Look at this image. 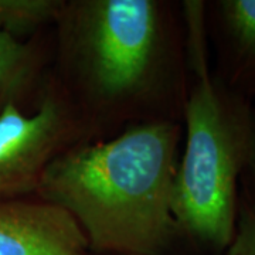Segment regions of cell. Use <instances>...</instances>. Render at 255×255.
<instances>
[{"instance_id": "6da1fadb", "label": "cell", "mask_w": 255, "mask_h": 255, "mask_svg": "<svg viewBox=\"0 0 255 255\" xmlns=\"http://www.w3.org/2000/svg\"><path fill=\"white\" fill-rule=\"evenodd\" d=\"M50 73L95 133L182 115L184 41L170 3L64 0Z\"/></svg>"}, {"instance_id": "7a4b0ae2", "label": "cell", "mask_w": 255, "mask_h": 255, "mask_svg": "<svg viewBox=\"0 0 255 255\" xmlns=\"http://www.w3.org/2000/svg\"><path fill=\"white\" fill-rule=\"evenodd\" d=\"M182 127L133 124L71 146L47 167L36 197L64 210L92 255H162L180 236L173 191Z\"/></svg>"}, {"instance_id": "3957f363", "label": "cell", "mask_w": 255, "mask_h": 255, "mask_svg": "<svg viewBox=\"0 0 255 255\" xmlns=\"http://www.w3.org/2000/svg\"><path fill=\"white\" fill-rule=\"evenodd\" d=\"M183 7L194 82L183 105L186 145L174 180L173 217L180 236L224 251L236 233L237 184L251 153L255 112L210 74L204 3L186 1Z\"/></svg>"}, {"instance_id": "277c9868", "label": "cell", "mask_w": 255, "mask_h": 255, "mask_svg": "<svg viewBox=\"0 0 255 255\" xmlns=\"http://www.w3.org/2000/svg\"><path fill=\"white\" fill-rule=\"evenodd\" d=\"M94 139L88 122L48 73L34 111L10 104L0 112V200L36 196L58 156Z\"/></svg>"}, {"instance_id": "5b68a950", "label": "cell", "mask_w": 255, "mask_h": 255, "mask_svg": "<svg viewBox=\"0 0 255 255\" xmlns=\"http://www.w3.org/2000/svg\"><path fill=\"white\" fill-rule=\"evenodd\" d=\"M0 255H92L64 210L36 196L0 200Z\"/></svg>"}, {"instance_id": "8992f818", "label": "cell", "mask_w": 255, "mask_h": 255, "mask_svg": "<svg viewBox=\"0 0 255 255\" xmlns=\"http://www.w3.org/2000/svg\"><path fill=\"white\" fill-rule=\"evenodd\" d=\"M53 63V40H16L0 33V112L10 104H37Z\"/></svg>"}, {"instance_id": "52a82bcc", "label": "cell", "mask_w": 255, "mask_h": 255, "mask_svg": "<svg viewBox=\"0 0 255 255\" xmlns=\"http://www.w3.org/2000/svg\"><path fill=\"white\" fill-rule=\"evenodd\" d=\"M224 80L234 92L255 95V0H221L216 4Z\"/></svg>"}, {"instance_id": "ba28073f", "label": "cell", "mask_w": 255, "mask_h": 255, "mask_svg": "<svg viewBox=\"0 0 255 255\" xmlns=\"http://www.w3.org/2000/svg\"><path fill=\"white\" fill-rule=\"evenodd\" d=\"M64 0H0V33L23 40L54 26Z\"/></svg>"}, {"instance_id": "9c48e42d", "label": "cell", "mask_w": 255, "mask_h": 255, "mask_svg": "<svg viewBox=\"0 0 255 255\" xmlns=\"http://www.w3.org/2000/svg\"><path fill=\"white\" fill-rule=\"evenodd\" d=\"M224 255H255V207L250 203L238 204L236 233Z\"/></svg>"}, {"instance_id": "30bf717a", "label": "cell", "mask_w": 255, "mask_h": 255, "mask_svg": "<svg viewBox=\"0 0 255 255\" xmlns=\"http://www.w3.org/2000/svg\"><path fill=\"white\" fill-rule=\"evenodd\" d=\"M244 173L248 176V180L251 183V186L255 190V124H254V136H253V146H251V153H250V159L247 163Z\"/></svg>"}]
</instances>
